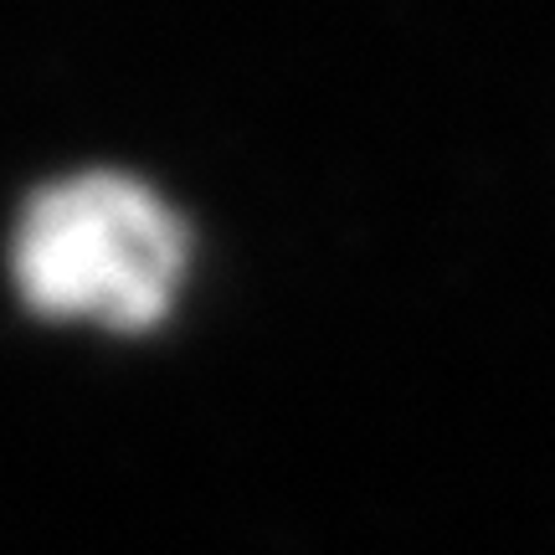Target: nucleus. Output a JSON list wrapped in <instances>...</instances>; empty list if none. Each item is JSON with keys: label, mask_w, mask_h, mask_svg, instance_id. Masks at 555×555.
<instances>
[{"label": "nucleus", "mask_w": 555, "mask_h": 555, "mask_svg": "<svg viewBox=\"0 0 555 555\" xmlns=\"http://www.w3.org/2000/svg\"><path fill=\"white\" fill-rule=\"evenodd\" d=\"M191 262V237L165 201L114 170L57 180L26 201L11 247L21 298L47 319L155 330Z\"/></svg>", "instance_id": "f257e3e1"}]
</instances>
